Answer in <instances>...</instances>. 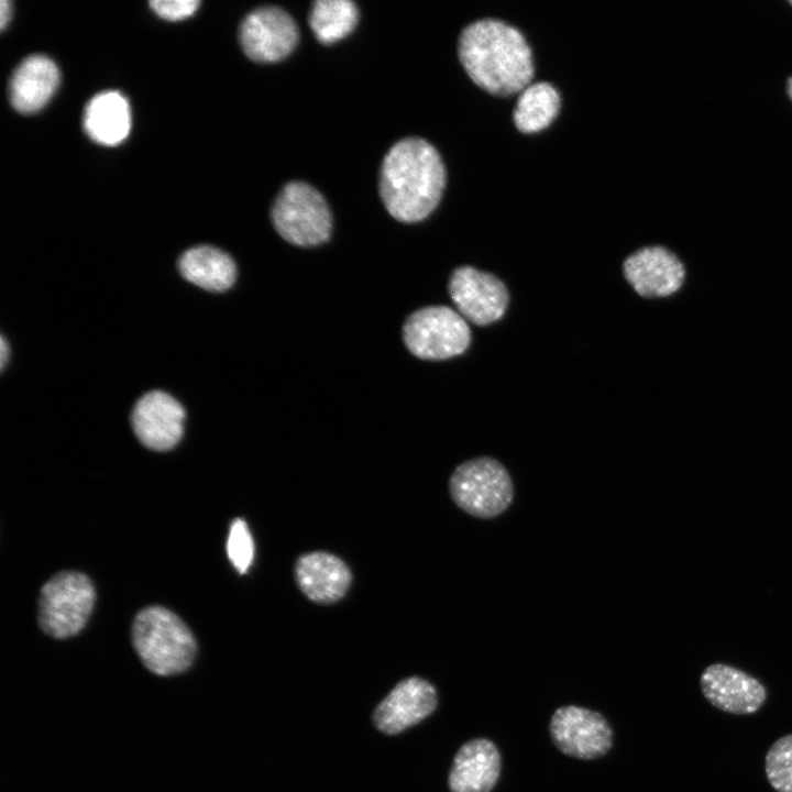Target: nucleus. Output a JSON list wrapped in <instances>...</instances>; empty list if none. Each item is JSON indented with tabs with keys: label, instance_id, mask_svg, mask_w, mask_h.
Masks as SVG:
<instances>
[{
	"label": "nucleus",
	"instance_id": "f257e3e1",
	"mask_svg": "<svg viewBox=\"0 0 792 792\" xmlns=\"http://www.w3.org/2000/svg\"><path fill=\"white\" fill-rule=\"evenodd\" d=\"M458 58L474 86L499 98L515 97L536 77L534 51L526 35L496 18H481L462 29Z\"/></svg>",
	"mask_w": 792,
	"mask_h": 792
},
{
	"label": "nucleus",
	"instance_id": "f03ea898",
	"mask_svg": "<svg viewBox=\"0 0 792 792\" xmlns=\"http://www.w3.org/2000/svg\"><path fill=\"white\" fill-rule=\"evenodd\" d=\"M446 183L443 161L424 139L398 141L383 160L381 198L391 216L402 222L427 218L440 202Z\"/></svg>",
	"mask_w": 792,
	"mask_h": 792
},
{
	"label": "nucleus",
	"instance_id": "7ed1b4c3",
	"mask_svg": "<svg viewBox=\"0 0 792 792\" xmlns=\"http://www.w3.org/2000/svg\"><path fill=\"white\" fill-rule=\"evenodd\" d=\"M132 641L143 664L157 675L186 671L197 652L195 637L187 625L162 606H148L138 613Z\"/></svg>",
	"mask_w": 792,
	"mask_h": 792
},
{
	"label": "nucleus",
	"instance_id": "20e7f679",
	"mask_svg": "<svg viewBox=\"0 0 792 792\" xmlns=\"http://www.w3.org/2000/svg\"><path fill=\"white\" fill-rule=\"evenodd\" d=\"M453 503L482 519L503 514L514 499V484L507 469L496 459L479 457L459 464L448 484Z\"/></svg>",
	"mask_w": 792,
	"mask_h": 792
},
{
	"label": "nucleus",
	"instance_id": "39448f33",
	"mask_svg": "<svg viewBox=\"0 0 792 792\" xmlns=\"http://www.w3.org/2000/svg\"><path fill=\"white\" fill-rule=\"evenodd\" d=\"M271 216L278 234L294 245H318L331 234L332 217L327 201L304 182H290L282 188Z\"/></svg>",
	"mask_w": 792,
	"mask_h": 792
},
{
	"label": "nucleus",
	"instance_id": "423d86ee",
	"mask_svg": "<svg viewBox=\"0 0 792 792\" xmlns=\"http://www.w3.org/2000/svg\"><path fill=\"white\" fill-rule=\"evenodd\" d=\"M95 588L84 573L64 571L41 590L38 623L45 634L63 639L78 634L86 625L95 603Z\"/></svg>",
	"mask_w": 792,
	"mask_h": 792
},
{
	"label": "nucleus",
	"instance_id": "0eeeda50",
	"mask_svg": "<svg viewBox=\"0 0 792 792\" xmlns=\"http://www.w3.org/2000/svg\"><path fill=\"white\" fill-rule=\"evenodd\" d=\"M403 339L415 356L444 360L462 354L471 341L465 319L447 306H428L413 312L404 322Z\"/></svg>",
	"mask_w": 792,
	"mask_h": 792
},
{
	"label": "nucleus",
	"instance_id": "6e6552de",
	"mask_svg": "<svg viewBox=\"0 0 792 792\" xmlns=\"http://www.w3.org/2000/svg\"><path fill=\"white\" fill-rule=\"evenodd\" d=\"M244 54L255 62L272 63L286 57L298 42V29L283 9L264 6L252 10L240 24Z\"/></svg>",
	"mask_w": 792,
	"mask_h": 792
},
{
	"label": "nucleus",
	"instance_id": "1a4fd4ad",
	"mask_svg": "<svg viewBox=\"0 0 792 792\" xmlns=\"http://www.w3.org/2000/svg\"><path fill=\"white\" fill-rule=\"evenodd\" d=\"M549 729L558 749L579 759L602 757L613 743L612 728L600 713L574 705L559 707Z\"/></svg>",
	"mask_w": 792,
	"mask_h": 792
},
{
	"label": "nucleus",
	"instance_id": "9d476101",
	"mask_svg": "<svg viewBox=\"0 0 792 792\" xmlns=\"http://www.w3.org/2000/svg\"><path fill=\"white\" fill-rule=\"evenodd\" d=\"M449 294L460 315L477 326L502 318L508 304L504 283L493 274L472 266H460L453 271Z\"/></svg>",
	"mask_w": 792,
	"mask_h": 792
},
{
	"label": "nucleus",
	"instance_id": "9b49d317",
	"mask_svg": "<svg viewBox=\"0 0 792 792\" xmlns=\"http://www.w3.org/2000/svg\"><path fill=\"white\" fill-rule=\"evenodd\" d=\"M704 697L716 708L736 715L757 712L767 698L763 684L733 666L713 663L700 678Z\"/></svg>",
	"mask_w": 792,
	"mask_h": 792
},
{
	"label": "nucleus",
	"instance_id": "f8f14e48",
	"mask_svg": "<svg viewBox=\"0 0 792 792\" xmlns=\"http://www.w3.org/2000/svg\"><path fill=\"white\" fill-rule=\"evenodd\" d=\"M185 409L169 394L152 391L135 404L131 425L139 441L147 449L167 451L180 440Z\"/></svg>",
	"mask_w": 792,
	"mask_h": 792
},
{
	"label": "nucleus",
	"instance_id": "ddd939ff",
	"mask_svg": "<svg viewBox=\"0 0 792 792\" xmlns=\"http://www.w3.org/2000/svg\"><path fill=\"white\" fill-rule=\"evenodd\" d=\"M294 578L302 595L319 605H332L343 600L353 582L352 571L345 561L324 550L297 557Z\"/></svg>",
	"mask_w": 792,
	"mask_h": 792
},
{
	"label": "nucleus",
	"instance_id": "4468645a",
	"mask_svg": "<svg viewBox=\"0 0 792 792\" xmlns=\"http://www.w3.org/2000/svg\"><path fill=\"white\" fill-rule=\"evenodd\" d=\"M624 276L642 297H666L682 286L685 270L678 256L661 245L645 246L623 264Z\"/></svg>",
	"mask_w": 792,
	"mask_h": 792
},
{
	"label": "nucleus",
	"instance_id": "2eb2a0df",
	"mask_svg": "<svg viewBox=\"0 0 792 792\" xmlns=\"http://www.w3.org/2000/svg\"><path fill=\"white\" fill-rule=\"evenodd\" d=\"M437 703L435 686L422 678L410 676L397 683L377 705L373 721L381 732L398 734L430 715Z\"/></svg>",
	"mask_w": 792,
	"mask_h": 792
},
{
	"label": "nucleus",
	"instance_id": "dca6fc26",
	"mask_svg": "<svg viewBox=\"0 0 792 792\" xmlns=\"http://www.w3.org/2000/svg\"><path fill=\"white\" fill-rule=\"evenodd\" d=\"M501 755L486 738L472 739L458 750L449 773L452 792H490L501 773Z\"/></svg>",
	"mask_w": 792,
	"mask_h": 792
},
{
	"label": "nucleus",
	"instance_id": "f3484780",
	"mask_svg": "<svg viewBox=\"0 0 792 792\" xmlns=\"http://www.w3.org/2000/svg\"><path fill=\"white\" fill-rule=\"evenodd\" d=\"M54 61L43 54L25 57L9 80V99L15 110L32 113L43 108L59 84Z\"/></svg>",
	"mask_w": 792,
	"mask_h": 792
},
{
	"label": "nucleus",
	"instance_id": "a211bd4d",
	"mask_svg": "<svg viewBox=\"0 0 792 792\" xmlns=\"http://www.w3.org/2000/svg\"><path fill=\"white\" fill-rule=\"evenodd\" d=\"M562 95L557 86L535 79L515 97L513 123L524 135H535L550 129L562 110Z\"/></svg>",
	"mask_w": 792,
	"mask_h": 792
},
{
	"label": "nucleus",
	"instance_id": "6ab92c4d",
	"mask_svg": "<svg viewBox=\"0 0 792 792\" xmlns=\"http://www.w3.org/2000/svg\"><path fill=\"white\" fill-rule=\"evenodd\" d=\"M82 124L88 136L103 145L122 142L131 129V110L127 98L116 90L101 91L87 103Z\"/></svg>",
	"mask_w": 792,
	"mask_h": 792
},
{
	"label": "nucleus",
	"instance_id": "aec40b11",
	"mask_svg": "<svg viewBox=\"0 0 792 792\" xmlns=\"http://www.w3.org/2000/svg\"><path fill=\"white\" fill-rule=\"evenodd\" d=\"M182 276L206 290L224 292L235 282L237 266L232 257L210 245L194 246L178 260Z\"/></svg>",
	"mask_w": 792,
	"mask_h": 792
},
{
	"label": "nucleus",
	"instance_id": "412c9836",
	"mask_svg": "<svg viewBox=\"0 0 792 792\" xmlns=\"http://www.w3.org/2000/svg\"><path fill=\"white\" fill-rule=\"evenodd\" d=\"M358 18V8L352 1L317 0L309 13V24L321 43L330 44L351 33Z\"/></svg>",
	"mask_w": 792,
	"mask_h": 792
},
{
	"label": "nucleus",
	"instance_id": "4be33fe9",
	"mask_svg": "<svg viewBox=\"0 0 792 792\" xmlns=\"http://www.w3.org/2000/svg\"><path fill=\"white\" fill-rule=\"evenodd\" d=\"M765 770L777 792H792V734L772 744L766 755Z\"/></svg>",
	"mask_w": 792,
	"mask_h": 792
},
{
	"label": "nucleus",
	"instance_id": "5701e85b",
	"mask_svg": "<svg viewBox=\"0 0 792 792\" xmlns=\"http://www.w3.org/2000/svg\"><path fill=\"white\" fill-rule=\"evenodd\" d=\"M254 552V541L246 521L242 518L233 519L227 539V554L239 573L243 574L249 570Z\"/></svg>",
	"mask_w": 792,
	"mask_h": 792
},
{
	"label": "nucleus",
	"instance_id": "b1692460",
	"mask_svg": "<svg viewBox=\"0 0 792 792\" xmlns=\"http://www.w3.org/2000/svg\"><path fill=\"white\" fill-rule=\"evenodd\" d=\"M199 4L198 0H153L150 2L157 15L174 21L191 15Z\"/></svg>",
	"mask_w": 792,
	"mask_h": 792
},
{
	"label": "nucleus",
	"instance_id": "393cba45",
	"mask_svg": "<svg viewBox=\"0 0 792 792\" xmlns=\"http://www.w3.org/2000/svg\"><path fill=\"white\" fill-rule=\"evenodd\" d=\"M12 4L8 0L0 1V26L3 30L11 19Z\"/></svg>",
	"mask_w": 792,
	"mask_h": 792
},
{
	"label": "nucleus",
	"instance_id": "a878e982",
	"mask_svg": "<svg viewBox=\"0 0 792 792\" xmlns=\"http://www.w3.org/2000/svg\"><path fill=\"white\" fill-rule=\"evenodd\" d=\"M8 359H9V345H8L4 337L1 336V341H0V365H1V369L4 367Z\"/></svg>",
	"mask_w": 792,
	"mask_h": 792
},
{
	"label": "nucleus",
	"instance_id": "bb28decb",
	"mask_svg": "<svg viewBox=\"0 0 792 792\" xmlns=\"http://www.w3.org/2000/svg\"><path fill=\"white\" fill-rule=\"evenodd\" d=\"M787 92L792 100V76L787 81Z\"/></svg>",
	"mask_w": 792,
	"mask_h": 792
},
{
	"label": "nucleus",
	"instance_id": "cd10ccee",
	"mask_svg": "<svg viewBox=\"0 0 792 792\" xmlns=\"http://www.w3.org/2000/svg\"><path fill=\"white\" fill-rule=\"evenodd\" d=\"M790 3L792 4V1H790Z\"/></svg>",
	"mask_w": 792,
	"mask_h": 792
}]
</instances>
